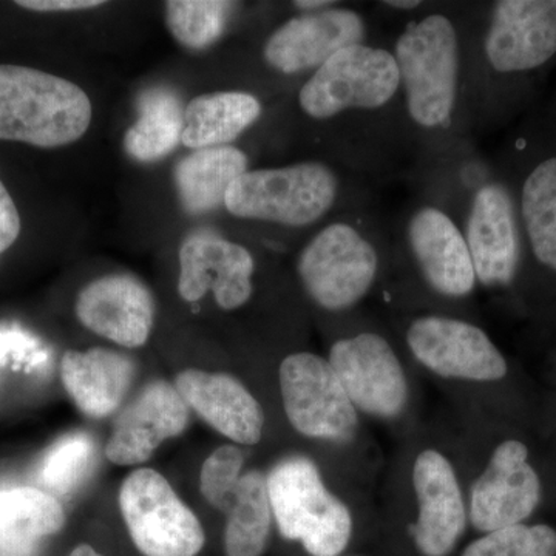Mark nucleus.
I'll return each mask as SVG.
<instances>
[{"label": "nucleus", "instance_id": "393cba45", "mask_svg": "<svg viewBox=\"0 0 556 556\" xmlns=\"http://www.w3.org/2000/svg\"><path fill=\"white\" fill-rule=\"evenodd\" d=\"M138 121L124 135V150L139 163H155L181 144L185 105L174 90L152 87L137 100Z\"/></svg>", "mask_w": 556, "mask_h": 556}, {"label": "nucleus", "instance_id": "cd10ccee", "mask_svg": "<svg viewBox=\"0 0 556 556\" xmlns=\"http://www.w3.org/2000/svg\"><path fill=\"white\" fill-rule=\"evenodd\" d=\"M236 7L237 3L225 0H169L166 25L186 49H208L222 38Z\"/></svg>", "mask_w": 556, "mask_h": 556}, {"label": "nucleus", "instance_id": "a211bd4d", "mask_svg": "<svg viewBox=\"0 0 556 556\" xmlns=\"http://www.w3.org/2000/svg\"><path fill=\"white\" fill-rule=\"evenodd\" d=\"M76 316L94 334L121 346L144 345L155 321V300L138 277L112 274L90 281L76 300Z\"/></svg>", "mask_w": 556, "mask_h": 556}, {"label": "nucleus", "instance_id": "ddd939ff", "mask_svg": "<svg viewBox=\"0 0 556 556\" xmlns=\"http://www.w3.org/2000/svg\"><path fill=\"white\" fill-rule=\"evenodd\" d=\"M409 263L422 287L448 303L466 302L477 292L478 280L459 223L447 208L419 204L404 225Z\"/></svg>", "mask_w": 556, "mask_h": 556}, {"label": "nucleus", "instance_id": "c9c22d12", "mask_svg": "<svg viewBox=\"0 0 556 556\" xmlns=\"http://www.w3.org/2000/svg\"><path fill=\"white\" fill-rule=\"evenodd\" d=\"M68 556H102L100 552L94 551L89 544H80Z\"/></svg>", "mask_w": 556, "mask_h": 556}, {"label": "nucleus", "instance_id": "bb28decb", "mask_svg": "<svg viewBox=\"0 0 556 556\" xmlns=\"http://www.w3.org/2000/svg\"><path fill=\"white\" fill-rule=\"evenodd\" d=\"M521 217L533 257L556 273V156L541 161L527 175Z\"/></svg>", "mask_w": 556, "mask_h": 556}, {"label": "nucleus", "instance_id": "4be33fe9", "mask_svg": "<svg viewBox=\"0 0 556 556\" xmlns=\"http://www.w3.org/2000/svg\"><path fill=\"white\" fill-rule=\"evenodd\" d=\"M247 153L233 146L193 150L174 170L181 206L190 215L207 214L225 206L232 182L249 170Z\"/></svg>", "mask_w": 556, "mask_h": 556}, {"label": "nucleus", "instance_id": "72a5a7b5", "mask_svg": "<svg viewBox=\"0 0 556 556\" xmlns=\"http://www.w3.org/2000/svg\"><path fill=\"white\" fill-rule=\"evenodd\" d=\"M336 5H339V2H334V0H298V2H294L295 9L303 11V13H317V11L331 9Z\"/></svg>", "mask_w": 556, "mask_h": 556}, {"label": "nucleus", "instance_id": "0eeeda50", "mask_svg": "<svg viewBox=\"0 0 556 556\" xmlns=\"http://www.w3.org/2000/svg\"><path fill=\"white\" fill-rule=\"evenodd\" d=\"M89 94L42 70L0 64V139L40 149L73 144L89 130Z\"/></svg>", "mask_w": 556, "mask_h": 556}, {"label": "nucleus", "instance_id": "2eb2a0df", "mask_svg": "<svg viewBox=\"0 0 556 556\" xmlns=\"http://www.w3.org/2000/svg\"><path fill=\"white\" fill-rule=\"evenodd\" d=\"M368 25L357 10L331 7L291 17L266 40L263 58L281 75L316 72L338 51L365 43Z\"/></svg>", "mask_w": 556, "mask_h": 556}, {"label": "nucleus", "instance_id": "f03ea898", "mask_svg": "<svg viewBox=\"0 0 556 556\" xmlns=\"http://www.w3.org/2000/svg\"><path fill=\"white\" fill-rule=\"evenodd\" d=\"M266 481L278 533L309 556H343L375 543L378 517L353 485L336 489L313 457H281Z\"/></svg>", "mask_w": 556, "mask_h": 556}, {"label": "nucleus", "instance_id": "f3484780", "mask_svg": "<svg viewBox=\"0 0 556 556\" xmlns=\"http://www.w3.org/2000/svg\"><path fill=\"white\" fill-rule=\"evenodd\" d=\"M484 58L501 75L530 72L556 54V0H501L484 35Z\"/></svg>", "mask_w": 556, "mask_h": 556}, {"label": "nucleus", "instance_id": "c756f323", "mask_svg": "<svg viewBox=\"0 0 556 556\" xmlns=\"http://www.w3.org/2000/svg\"><path fill=\"white\" fill-rule=\"evenodd\" d=\"M93 456V444L87 434H70L47 453L40 467V481L51 492L65 495L83 481Z\"/></svg>", "mask_w": 556, "mask_h": 556}, {"label": "nucleus", "instance_id": "f257e3e1", "mask_svg": "<svg viewBox=\"0 0 556 556\" xmlns=\"http://www.w3.org/2000/svg\"><path fill=\"white\" fill-rule=\"evenodd\" d=\"M470 538L460 437L416 427L402 438L378 517L383 556H456Z\"/></svg>", "mask_w": 556, "mask_h": 556}, {"label": "nucleus", "instance_id": "6ab92c4d", "mask_svg": "<svg viewBox=\"0 0 556 556\" xmlns=\"http://www.w3.org/2000/svg\"><path fill=\"white\" fill-rule=\"evenodd\" d=\"M189 422V407L177 387L153 382L124 409L105 445V456L118 466H138Z\"/></svg>", "mask_w": 556, "mask_h": 556}, {"label": "nucleus", "instance_id": "aec40b11", "mask_svg": "<svg viewBox=\"0 0 556 556\" xmlns=\"http://www.w3.org/2000/svg\"><path fill=\"white\" fill-rule=\"evenodd\" d=\"M175 387L188 407L195 409L223 437L244 447L262 441L265 409L236 376L186 369L177 376Z\"/></svg>", "mask_w": 556, "mask_h": 556}, {"label": "nucleus", "instance_id": "1a4fd4ad", "mask_svg": "<svg viewBox=\"0 0 556 556\" xmlns=\"http://www.w3.org/2000/svg\"><path fill=\"white\" fill-rule=\"evenodd\" d=\"M342 178L321 161L249 169L230 186L225 207L230 215L287 228H308L338 206Z\"/></svg>", "mask_w": 556, "mask_h": 556}, {"label": "nucleus", "instance_id": "5701e85b", "mask_svg": "<svg viewBox=\"0 0 556 556\" xmlns=\"http://www.w3.org/2000/svg\"><path fill=\"white\" fill-rule=\"evenodd\" d=\"M262 112V102L248 91L200 94L185 108L181 144L193 150L229 146L257 123Z\"/></svg>", "mask_w": 556, "mask_h": 556}, {"label": "nucleus", "instance_id": "423d86ee", "mask_svg": "<svg viewBox=\"0 0 556 556\" xmlns=\"http://www.w3.org/2000/svg\"><path fill=\"white\" fill-rule=\"evenodd\" d=\"M388 254L358 218L334 219L300 251L295 270L311 302L331 316H350L386 278Z\"/></svg>", "mask_w": 556, "mask_h": 556}, {"label": "nucleus", "instance_id": "473e14b6", "mask_svg": "<svg viewBox=\"0 0 556 556\" xmlns=\"http://www.w3.org/2000/svg\"><path fill=\"white\" fill-rule=\"evenodd\" d=\"M101 0H20L17 7L38 13H60V11H79L98 9L104 5Z\"/></svg>", "mask_w": 556, "mask_h": 556}, {"label": "nucleus", "instance_id": "412c9836", "mask_svg": "<svg viewBox=\"0 0 556 556\" xmlns=\"http://www.w3.org/2000/svg\"><path fill=\"white\" fill-rule=\"evenodd\" d=\"M135 365L130 357L108 348L67 351L61 362V378L80 412L91 417L112 415L119 407Z\"/></svg>", "mask_w": 556, "mask_h": 556}, {"label": "nucleus", "instance_id": "f704fd0d", "mask_svg": "<svg viewBox=\"0 0 556 556\" xmlns=\"http://www.w3.org/2000/svg\"><path fill=\"white\" fill-rule=\"evenodd\" d=\"M382 5L390 10L413 11L422 9L424 3L419 0H387Z\"/></svg>", "mask_w": 556, "mask_h": 556}, {"label": "nucleus", "instance_id": "2f4dec72", "mask_svg": "<svg viewBox=\"0 0 556 556\" xmlns=\"http://www.w3.org/2000/svg\"><path fill=\"white\" fill-rule=\"evenodd\" d=\"M22 229L21 215L16 203L11 199L9 189L0 179V254L13 247L20 239Z\"/></svg>", "mask_w": 556, "mask_h": 556}, {"label": "nucleus", "instance_id": "a878e982", "mask_svg": "<svg viewBox=\"0 0 556 556\" xmlns=\"http://www.w3.org/2000/svg\"><path fill=\"white\" fill-rule=\"evenodd\" d=\"M266 473L249 470L241 477L225 529L226 556H263L274 529Z\"/></svg>", "mask_w": 556, "mask_h": 556}, {"label": "nucleus", "instance_id": "6e6552de", "mask_svg": "<svg viewBox=\"0 0 556 556\" xmlns=\"http://www.w3.org/2000/svg\"><path fill=\"white\" fill-rule=\"evenodd\" d=\"M278 388L289 426L300 437L345 453L351 466L364 459L365 420L351 404L327 356L298 351L278 367Z\"/></svg>", "mask_w": 556, "mask_h": 556}, {"label": "nucleus", "instance_id": "9b49d317", "mask_svg": "<svg viewBox=\"0 0 556 556\" xmlns=\"http://www.w3.org/2000/svg\"><path fill=\"white\" fill-rule=\"evenodd\" d=\"M401 94L393 51L357 43L338 51L317 68L299 91L306 116L332 121L346 115H376Z\"/></svg>", "mask_w": 556, "mask_h": 556}, {"label": "nucleus", "instance_id": "b1692460", "mask_svg": "<svg viewBox=\"0 0 556 556\" xmlns=\"http://www.w3.org/2000/svg\"><path fill=\"white\" fill-rule=\"evenodd\" d=\"M64 508L56 497L35 486L0 489V552L28 556L40 541L60 532Z\"/></svg>", "mask_w": 556, "mask_h": 556}, {"label": "nucleus", "instance_id": "7c9ffc66", "mask_svg": "<svg viewBox=\"0 0 556 556\" xmlns=\"http://www.w3.org/2000/svg\"><path fill=\"white\" fill-rule=\"evenodd\" d=\"M247 455L239 445H222L204 460L200 475V489L204 500L212 507L228 514L237 489L241 481V473Z\"/></svg>", "mask_w": 556, "mask_h": 556}, {"label": "nucleus", "instance_id": "e433bc0d", "mask_svg": "<svg viewBox=\"0 0 556 556\" xmlns=\"http://www.w3.org/2000/svg\"><path fill=\"white\" fill-rule=\"evenodd\" d=\"M343 556H383V555L380 554L379 551H375V552L357 551V552H353V554H348V555H343Z\"/></svg>", "mask_w": 556, "mask_h": 556}, {"label": "nucleus", "instance_id": "9d476101", "mask_svg": "<svg viewBox=\"0 0 556 556\" xmlns=\"http://www.w3.org/2000/svg\"><path fill=\"white\" fill-rule=\"evenodd\" d=\"M463 442V439H460ZM470 536L533 521L544 500V482L521 438L495 439L481 456L464 445Z\"/></svg>", "mask_w": 556, "mask_h": 556}, {"label": "nucleus", "instance_id": "f8f14e48", "mask_svg": "<svg viewBox=\"0 0 556 556\" xmlns=\"http://www.w3.org/2000/svg\"><path fill=\"white\" fill-rule=\"evenodd\" d=\"M119 507L135 546L144 556H197L203 526L163 475L139 468L119 490Z\"/></svg>", "mask_w": 556, "mask_h": 556}, {"label": "nucleus", "instance_id": "dca6fc26", "mask_svg": "<svg viewBox=\"0 0 556 556\" xmlns=\"http://www.w3.org/2000/svg\"><path fill=\"white\" fill-rule=\"evenodd\" d=\"M255 269L254 255L243 244L192 233L179 248L178 292L186 302H199L212 291L219 308L240 309L254 295Z\"/></svg>", "mask_w": 556, "mask_h": 556}, {"label": "nucleus", "instance_id": "7ed1b4c3", "mask_svg": "<svg viewBox=\"0 0 556 556\" xmlns=\"http://www.w3.org/2000/svg\"><path fill=\"white\" fill-rule=\"evenodd\" d=\"M409 123L426 135L456 126L463 97V39L445 13L409 22L393 47Z\"/></svg>", "mask_w": 556, "mask_h": 556}, {"label": "nucleus", "instance_id": "20e7f679", "mask_svg": "<svg viewBox=\"0 0 556 556\" xmlns=\"http://www.w3.org/2000/svg\"><path fill=\"white\" fill-rule=\"evenodd\" d=\"M401 346L413 367L430 376L470 412L479 391L510 375L506 354L484 328L455 314L419 313L402 321Z\"/></svg>", "mask_w": 556, "mask_h": 556}, {"label": "nucleus", "instance_id": "c85d7f7f", "mask_svg": "<svg viewBox=\"0 0 556 556\" xmlns=\"http://www.w3.org/2000/svg\"><path fill=\"white\" fill-rule=\"evenodd\" d=\"M456 556H556V527L530 521L470 536Z\"/></svg>", "mask_w": 556, "mask_h": 556}, {"label": "nucleus", "instance_id": "39448f33", "mask_svg": "<svg viewBox=\"0 0 556 556\" xmlns=\"http://www.w3.org/2000/svg\"><path fill=\"white\" fill-rule=\"evenodd\" d=\"M327 358L362 419L402 438L415 430V367L382 329H345V334L332 340Z\"/></svg>", "mask_w": 556, "mask_h": 556}, {"label": "nucleus", "instance_id": "4468645a", "mask_svg": "<svg viewBox=\"0 0 556 556\" xmlns=\"http://www.w3.org/2000/svg\"><path fill=\"white\" fill-rule=\"evenodd\" d=\"M478 287H511L521 263L517 212L510 193L497 181H484L468 195L463 225Z\"/></svg>", "mask_w": 556, "mask_h": 556}]
</instances>
